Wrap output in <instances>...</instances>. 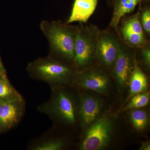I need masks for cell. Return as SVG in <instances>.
Here are the masks:
<instances>
[{
  "label": "cell",
  "mask_w": 150,
  "mask_h": 150,
  "mask_svg": "<svg viewBox=\"0 0 150 150\" xmlns=\"http://www.w3.org/2000/svg\"><path fill=\"white\" fill-rule=\"evenodd\" d=\"M40 28L49 44V55L62 62L73 64L77 25L61 21L44 20L40 23Z\"/></svg>",
  "instance_id": "6da1fadb"
},
{
  "label": "cell",
  "mask_w": 150,
  "mask_h": 150,
  "mask_svg": "<svg viewBox=\"0 0 150 150\" xmlns=\"http://www.w3.org/2000/svg\"><path fill=\"white\" fill-rule=\"evenodd\" d=\"M27 70L31 78L54 87L72 82L76 71L66 63L50 55L30 62L28 65Z\"/></svg>",
  "instance_id": "7a4b0ae2"
},
{
  "label": "cell",
  "mask_w": 150,
  "mask_h": 150,
  "mask_svg": "<svg viewBox=\"0 0 150 150\" xmlns=\"http://www.w3.org/2000/svg\"><path fill=\"white\" fill-rule=\"evenodd\" d=\"M80 24L77 25L73 62L77 71L90 68L96 59L97 42L100 31L94 25L85 26Z\"/></svg>",
  "instance_id": "3957f363"
},
{
  "label": "cell",
  "mask_w": 150,
  "mask_h": 150,
  "mask_svg": "<svg viewBox=\"0 0 150 150\" xmlns=\"http://www.w3.org/2000/svg\"><path fill=\"white\" fill-rule=\"evenodd\" d=\"M50 100L42 105L41 111L67 124L76 121L77 107L71 94L63 89L54 87Z\"/></svg>",
  "instance_id": "277c9868"
},
{
  "label": "cell",
  "mask_w": 150,
  "mask_h": 150,
  "mask_svg": "<svg viewBox=\"0 0 150 150\" xmlns=\"http://www.w3.org/2000/svg\"><path fill=\"white\" fill-rule=\"evenodd\" d=\"M113 129L112 120L104 116L88 129L80 146L81 150H102L109 144Z\"/></svg>",
  "instance_id": "5b68a950"
},
{
  "label": "cell",
  "mask_w": 150,
  "mask_h": 150,
  "mask_svg": "<svg viewBox=\"0 0 150 150\" xmlns=\"http://www.w3.org/2000/svg\"><path fill=\"white\" fill-rule=\"evenodd\" d=\"M121 40L108 29L100 30L98 36L96 59L103 66L112 68L120 49Z\"/></svg>",
  "instance_id": "8992f818"
},
{
  "label": "cell",
  "mask_w": 150,
  "mask_h": 150,
  "mask_svg": "<svg viewBox=\"0 0 150 150\" xmlns=\"http://www.w3.org/2000/svg\"><path fill=\"white\" fill-rule=\"evenodd\" d=\"M72 82L81 88L100 93L107 92L110 83L107 73L98 68L93 67L76 71Z\"/></svg>",
  "instance_id": "52a82bcc"
},
{
  "label": "cell",
  "mask_w": 150,
  "mask_h": 150,
  "mask_svg": "<svg viewBox=\"0 0 150 150\" xmlns=\"http://www.w3.org/2000/svg\"><path fill=\"white\" fill-rule=\"evenodd\" d=\"M134 49L121 40L119 52L112 69L115 79L121 87L129 84L134 69L136 59Z\"/></svg>",
  "instance_id": "ba28073f"
},
{
  "label": "cell",
  "mask_w": 150,
  "mask_h": 150,
  "mask_svg": "<svg viewBox=\"0 0 150 150\" xmlns=\"http://www.w3.org/2000/svg\"><path fill=\"white\" fill-rule=\"evenodd\" d=\"M25 102L22 96L0 100V129L2 133L13 128L24 114Z\"/></svg>",
  "instance_id": "9c48e42d"
},
{
  "label": "cell",
  "mask_w": 150,
  "mask_h": 150,
  "mask_svg": "<svg viewBox=\"0 0 150 150\" xmlns=\"http://www.w3.org/2000/svg\"><path fill=\"white\" fill-rule=\"evenodd\" d=\"M103 106L101 100L97 97L86 94L80 95L79 115L83 128L88 129L99 119Z\"/></svg>",
  "instance_id": "30bf717a"
},
{
  "label": "cell",
  "mask_w": 150,
  "mask_h": 150,
  "mask_svg": "<svg viewBox=\"0 0 150 150\" xmlns=\"http://www.w3.org/2000/svg\"><path fill=\"white\" fill-rule=\"evenodd\" d=\"M98 3V0H74L67 23H86L96 9Z\"/></svg>",
  "instance_id": "8fae6325"
},
{
  "label": "cell",
  "mask_w": 150,
  "mask_h": 150,
  "mask_svg": "<svg viewBox=\"0 0 150 150\" xmlns=\"http://www.w3.org/2000/svg\"><path fill=\"white\" fill-rule=\"evenodd\" d=\"M142 0H114L113 11L109 28L115 30L118 35L121 20L126 15L133 12Z\"/></svg>",
  "instance_id": "7c38bea8"
},
{
  "label": "cell",
  "mask_w": 150,
  "mask_h": 150,
  "mask_svg": "<svg viewBox=\"0 0 150 150\" xmlns=\"http://www.w3.org/2000/svg\"><path fill=\"white\" fill-rule=\"evenodd\" d=\"M148 82L147 78L138 65L136 59L134 69L129 79L130 90L128 100L135 95L146 91L147 88Z\"/></svg>",
  "instance_id": "4fadbf2b"
},
{
  "label": "cell",
  "mask_w": 150,
  "mask_h": 150,
  "mask_svg": "<svg viewBox=\"0 0 150 150\" xmlns=\"http://www.w3.org/2000/svg\"><path fill=\"white\" fill-rule=\"evenodd\" d=\"M121 34L122 41L128 46L134 48H139L145 46L148 43L146 35H142L120 29L118 34Z\"/></svg>",
  "instance_id": "5bb4252c"
},
{
  "label": "cell",
  "mask_w": 150,
  "mask_h": 150,
  "mask_svg": "<svg viewBox=\"0 0 150 150\" xmlns=\"http://www.w3.org/2000/svg\"><path fill=\"white\" fill-rule=\"evenodd\" d=\"M21 96L12 85L7 74L0 75V100L13 99Z\"/></svg>",
  "instance_id": "9a60e30c"
},
{
  "label": "cell",
  "mask_w": 150,
  "mask_h": 150,
  "mask_svg": "<svg viewBox=\"0 0 150 150\" xmlns=\"http://www.w3.org/2000/svg\"><path fill=\"white\" fill-rule=\"evenodd\" d=\"M140 10L137 13L124 19L120 29L130 32L145 35L142 28L140 19Z\"/></svg>",
  "instance_id": "2e32d148"
},
{
  "label": "cell",
  "mask_w": 150,
  "mask_h": 150,
  "mask_svg": "<svg viewBox=\"0 0 150 150\" xmlns=\"http://www.w3.org/2000/svg\"><path fill=\"white\" fill-rule=\"evenodd\" d=\"M130 119L135 129L138 131H142L147 126L149 115L146 110L135 109L130 113Z\"/></svg>",
  "instance_id": "e0dca14e"
},
{
  "label": "cell",
  "mask_w": 150,
  "mask_h": 150,
  "mask_svg": "<svg viewBox=\"0 0 150 150\" xmlns=\"http://www.w3.org/2000/svg\"><path fill=\"white\" fill-rule=\"evenodd\" d=\"M130 101L125 109H131L144 107L149 103L150 94L148 92L140 93L135 95L130 98Z\"/></svg>",
  "instance_id": "ac0fdd59"
},
{
  "label": "cell",
  "mask_w": 150,
  "mask_h": 150,
  "mask_svg": "<svg viewBox=\"0 0 150 150\" xmlns=\"http://www.w3.org/2000/svg\"><path fill=\"white\" fill-rule=\"evenodd\" d=\"M65 146L64 142L61 140H48L35 145L33 149L34 150H60Z\"/></svg>",
  "instance_id": "d6986e66"
},
{
  "label": "cell",
  "mask_w": 150,
  "mask_h": 150,
  "mask_svg": "<svg viewBox=\"0 0 150 150\" xmlns=\"http://www.w3.org/2000/svg\"><path fill=\"white\" fill-rule=\"evenodd\" d=\"M140 19L142 28L144 33L148 36L150 35V9L146 7L140 11Z\"/></svg>",
  "instance_id": "ffe728a7"
},
{
  "label": "cell",
  "mask_w": 150,
  "mask_h": 150,
  "mask_svg": "<svg viewBox=\"0 0 150 150\" xmlns=\"http://www.w3.org/2000/svg\"><path fill=\"white\" fill-rule=\"evenodd\" d=\"M140 50V54L142 64L145 69L149 71L150 69V46L149 42L142 48H138Z\"/></svg>",
  "instance_id": "44dd1931"
},
{
  "label": "cell",
  "mask_w": 150,
  "mask_h": 150,
  "mask_svg": "<svg viewBox=\"0 0 150 150\" xmlns=\"http://www.w3.org/2000/svg\"><path fill=\"white\" fill-rule=\"evenodd\" d=\"M139 150H150V144L149 142L147 141L143 142L142 143L141 147H140Z\"/></svg>",
  "instance_id": "7402d4cb"
},
{
  "label": "cell",
  "mask_w": 150,
  "mask_h": 150,
  "mask_svg": "<svg viewBox=\"0 0 150 150\" xmlns=\"http://www.w3.org/2000/svg\"><path fill=\"white\" fill-rule=\"evenodd\" d=\"M6 74H7L5 68L2 61L1 54H0V75Z\"/></svg>",
  "instance_id": "603a6c76"
},
{
  "label": "cell",
  "mask_w": 150,
  "mask_h": 150,
  "mask_svg": "<svg viewBox=\"0 0 150 150\" xmlns=\"http://www.w3.org/2000/svg\"><path fill=\"white\" fill-rule=\"evenodd\" d=\"M106 1H107V2L110 4H113L114 0H106Z\"/></svg>",
  "instance_id": "cb8c5ba5"
},
{
  "label": "cell",
  "mask_w": 150,
  "mask_h": 150,
  "mask_svg": "<svg viewBox=\"0 0 150 150\" xmlns=\"http://www.w3.org/2000/svg\"><path fill=\"white\" fill-rule=\"evenodd\" d=\"M1 133H2L1 131V129H0V134H1Z\"/></svg>",
  "instance_id": "d4e9b609"
},
{
  "label": "cell",
  "mask_w": 150,
  "mask_h": 150,
  "mask_svg": "<svg viewBox=\"0 0 150 150\" xmlns=\"http://www.w3.org/2000/svg\"><path fill=\"white\" fill-rule=\"evenodd\" d=\"M144 1H150V0H144Z\"/></svg>",
  "instance_id": "484cf974"
}]
</instances>
